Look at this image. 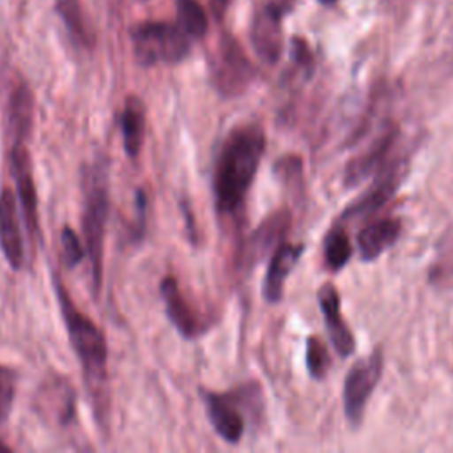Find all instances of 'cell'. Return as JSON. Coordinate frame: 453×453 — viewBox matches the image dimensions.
<instances>
[{"label": "cell", "mask_w": 453, "mask_h": 453, "mask_svg": "<svg viewBox=\"0 0 453 453\" xmlns=\"http://www.w3.org/2000/svg\"><path fill=\"white\" fill-rule=\"evenodd\" d=\"M264 150L265 133L255 122L235 126L223 140L212 175L216 211L221 216H235L242 209Z\"/></svg>", "instance_id": "1"}, {"label": "cell", "mask_w": 453, "mask_h": 453, "mask_svg": "<svg viewBox=\"0 0 453 453\" xmlns=\"http://www.w3.org/2000/svg\"><path fill=\"white\" fill-rule=\"evenodd\" d=\"M53 287L57 294V301L60 304L62 319L65 322L69 342L80 359L88 382L99 384V380L106 379V363H108V349L106 338L103 331L88 319L81 310L73 303L67 288L60 281L57 274H53Z\"/></svg>", "instance_id": "2"}, {"label": "cell", "mask_w": 453, "mask_h": 453, "mask_svg": "<svg viewBox=\"0 0 453 453\" xmlns=\"http://www.w3.org/2000/svg\"><path fill=\"white\" fill-rule=\"evenodd\" d=\"M85 180V202H83V237L85 248L90 260L92 271V283L94 290L99 292L103 281V255H104V232H106V219H108V182L104 179L103 168L92 166L87 172Z\"/></svg>", "instance_id": "3"}, {"label": "cell", "mask_w": 453, "mask_h": 453, "mask_svg": "<svg viewBox=\"0 0 453 453\" xmlns=\"http://www.w3.org/2000/svg\"><path fill=\"white\" fill-rule=\"evenodd\" d=\"M134 58L142 65L175 64L189 53V35L165 21H145L131 30Z\"/></svg>", "instance_id": "4"}, {"label": "cell", "mask_w": 453, "mask_h": 453, "mask_svg": "<svg viewBox=\"0 0 453 453\" xmlns=\"http://www.w3.org/2000/svg\"><path fill=\"white\" fill-rule=\"evenodd\" d=\"M209 74L214 88L225 97L241 96L255 78V67L242 46L230 34L218 39L209 60Z\"/></svg>", "instance_id": "5"}, {"label": "cell", "mask_w": 453, "mask_h": 453, "mask_svg": "<svg viewBox=\"0 0 453 453\" xmlns=\"http://www.w3.org/2000/svg\"><path fill=\"white\" fill-rule=\"evenodd\" d=\"M9 166L12 179L18 189V200L21 207V216L27 226V232L35 244L41 239V226H39V212H37V191L35 180L32 172V159L25 142L11 143L9 145Z\"/></svg>", "instance_id": "6"}, {"label": "cell", "mask_w": 453, "mask_h": 453, "mask_svg": "<svg viewBox=\"0 0 453 453\" xmlns=\"http://www.w3.org/2000/svg\"><path fill=\"white\" fill-rule=\"evenodd\" d=\"M382 373V354L375 350L352 365L343 384V409L350 425H357L363 418L365 405L375 389Z\"/></svg>", "instance_id": "7"}, {"label": "cell", "mask_w": 453, "mask_h": 453, "mask_svg": "<svg viewBox=\"0 0 453 453\" xmlns=\"http://www.w3.org/2000/svg\"><path fill=\"white\" fill-rule=\"evenodd\" d=\"M159 292L163 297L165 313L168 320L184 338L195 340L205 333L207 329L205 320L189 304L175 276H165L159 283Z\"/></svg>", "instance_id": "8"}, {"label": "cell", "mask_w": 453, "mask_h": 453, "mask_svg": "<svg viewBox=\"0 0 453 453\" xmlns=\"http://www.w3.org/2000/svg\"><path fill=\"white\" fill-rule=\"evenodd\" d=\"M283 11L281 4L269 2L255 14L251 23V44L257 55L267 64H276L283 50Z\"/></svg>", "instance_id": "9"}, {"label": "cell", "mask_w": 453, "mask_h": 453, "mask_svg": "<svg viewBox=\"0 0 453 453\" xmlns=\"http://www.w3.org/2000/svg\"><path fill=\"white\" fill-rule=\"evenodd\" d=\"M407 172V161L405 159H395L384 170L379 172L375 182L368 188L366 193L359 196L357 202H354L342 218H359L372 214L379 211L382 205L388 203V200L395 195L400 182L403 180Z\"/></svg>", "instance_id": "10"}, {"label": "cell", "mask_w": 453, "mask_h": 453, "mask_svg": "<svg viewBox=\"0 0 453 453\" xmlns=\"http://www.w3.org/2000/svg\"><path fill=\"white\" fill-rule=\"evenodd\" d=\"M288 225H290L288 211H276L269 214L255 228V232L246 239L242 250L239 251V265L251 267L262 257H265L267 251H271L273 248H278L288 230Z\"/></svg>", "instance_id": "11"}, {"label": "cell", "mask_w": 453, "mask_h": 453, "mask_svg": "<svg viewBox=\"0 0 453 453\" xmlns=\"http://www.w3.org/2000/svg\"><path fill=\"white\" fill-rule=\"evenodd\" d=\"M0 248L9 265L18 271L25 262V244L19 226L18 202L11 188L0 189Z\"/></svg>", "instance_id": "12"}, {"label": "cell", "mask_w": 453, "mask_h": 453, "mask_svg": "<svg viewBox=\"0 0 453 453\" xmlns=\"http://www.w3.org/2000/svg\"><path fill=\"white\" fill-rule=\"evenodd\" d=\"M200 393L214 432L226 442H239L244 434V419L235 409L232 396L209 389H200Z\"/></svg>", "instance_id": "13"}, {"label": "cell", "mask_w": 453, "mask_h": 453, "mask_svg": "<svg viewBox=\"0 0 453 453\" xmlns=\"http://www.w3.org/2000/svg\"><path fill=\"white\" fill-rule=\"evenodd\" d=\"M396 133L398 131L395 126L384 127L380 131V134L377 138H373V142H370V145L363 152H359L347 163L345 172H343L345 186L359 184L361 180H365L370 173H373L382 165L384 157L391 150Z\"/></svg>", "instance_id": "14"}, {"label": "cell", "mask_w": 453, "mask_h": 453, "mask_svg": "<svg viewBox=\"0 0 453 453\" xmlns=\"http://www.w3.org/2000/svg\"><path fill=\"white\" fill-rule=\"evenodd\" d=\"M319 304H320V310H322V315L326 320L327 336H329L334 350L342 357L350 356L356 347V342L340 313V296L331 283H324L319 288Z\"/></svg>", "instance_id": "15"}, {"label": "cell", "mask_w": 453, "mask_h": 453, "mask_svg": "<svg viewBox=\"0 0 453 453\" xmlns=\"http://www.w3.org/2000/svg\"><path fill=\"white\" fill-rule=\"evenodd\" d=\"M303 250H304L303 244H290V242H281L274 250L269 260L267 273L264 278V287H262V294L267 303L274 304L281 299L285 280L294 269V265L297 264V260L301 258Z\"/></svg>", "instance_id": "16"}, {"label": "cell", "mask_w": 453, "mask_h": 453, "mask_svg": "<svg viewBox=\"0 0 453 453\" xmlns=\"http://www.w3.org/2000/svg\"><path fill=\"white\" fill-rule=\"evenodd\" d=\"M34 124V94L30 87L19 81L7 104V140L11 143L27 142Z\"/></svg>", "instance_id": "17"}, {"label": "cell", "mask_w": 453, "mask_h": 453, "mask_svg": "<svg viewBox=\"0 0 453 453\" xmlns=\"http://www.w3.org/2000/svg\"><path fill=\"white\" fill-rule=\"evenodd\" d=\"M145 124H147V108L138 96H127L120 113V131H122V145L126 154L131 159H136L145 138Z\"/></svg>", "instance_id": "18"}, {"label": "cell", "mask_w": 453, "mask_h": 453, "mask_svg": "<svg viewBox=\"0 0 453 453\" xmlns=\"http://www.w3.org/2000/svg\"><path fill=\"white\" fill-rule=\"evenodd\" d=\"M400 228L402 225L395 218H382L366 225L357 234V250L361 253V258L373 260L382 255V251L395 244L400 235Z\"/></svg>", "instance_id": "19"}, {"label": "cell", "mask_w": 453, "mask_h": 453, "mask_svg": "<svg viewBox=\"0 0 453 453\" xmlns=\"http://www.w3.org/2000/svg\"><path fill=\"white\" fill-rule=\"evenodd\" d=\"M179 27L191 37L202 39L209 28L207 14L198 0H175Z\"/></svg>", "instance_id": "20"}, {"label": "cell", "mask_w": 453, "mask_h": 453, "mask_svg": "<svg viewBox=\"0 0 453 453\" xmlns=\"http://www.w3.org/2000/svg\"><path fill=\"white\" fill-rule=\"evenodd\" d=\"M350 255H352V244L349 241V235L345 234L343 228H333L324 239L326 264L333 271H338L349 262Z\"/></svg>", "instance_id": "21"}, {"label": "cell", "mask_w": 453, "mask_h": 453, "mask_svg": "<svg viewBox=\"0 0 453 453\" xmlns=\"http://www.w3.org/2000/svg\"><path fill=\"white\" fill-rule=\"evenodd\" d=\"M57 11L69 32L81 42L90 44V30L78 0H57Z\"/></svg>", "instance_id": "22"}, {"label": "cell", "mask_w": 453, "mask_h": 453, "mask_svg": "<svg viewBox=\"0 0 453 453\" xmlns=\"http://www.w3.org/2000/svg\"><path fill=\"white\" fill-rule=\"evenodd\" d=\"M329 354L326 345L317 336H310L306 342V366L311 377L324 379L329 368Z\"/></svg>", "instance_id": "23"}, {"label": "cell", "mask_w": 453, "mask_h": 453, "mask_svg": "<svg viewBox=\"0 0 453 453\" xmlns=\"http://www.w3.org/2000/svg\"><path fill=\"white\" fill-rule=\"evenodd\" d=\"M18 384V372L11 366L0 365V421H5L11 414Z\"/></svg>", "instance_id": "24"}, {"label": "cell", "mask_w": 453, "mask_h": 453, "mask_svg": "<svg viewBox=\"0 0 453 453\" xmlns=\"http://www.w3.org/2000/svg\"><path fill=\"white\" fill-rule=\"evenodd\" d=\"M60 242H62V255H64V264L65 267H74L83 260V255L87 248L81 246L78 234L71 226H64L60 232Z\"/></svg>", "instance_id": "25"}, {"label": "cell", "mask_w": 453, "mask_h": 453, "mask_svg": "<svg viewBox=\"0 0 453 453\" xmlns=\"http://www.w3.org/2000/svg\"><path fill=\"white\" fill-rule=\"evenodd\" d=\"M209 5H211V11L214 14V18L219 21L223 19V16L226 14V9L230 5V0H209Z\"/></svg>", "instance_id": "26"}, {"label": "cell", "mask_w": 453, "mask_h": 453, "mask_svg": "<svg viewBox=\"0 0 453 453\" xmlns=\"http://www.w3.org/2000/svg\"><path fill=\"white\" fill-rule=\"evenodd\" d=\"M11 451H12V448L7 446V444L0 439V453H11Z\"/></svg>", "instance_id": "27"}, {"label": "cell", "mask_w": 453, "mask_h": 453, "mask_svg": "<svg viewBox=\"0 0 453 453\" xmlns=\"http://www.w3.org/2000/svg\"><path fill=\"white\" fill-rule=\"evenodd\" d=\"M320 2H324V4H331V2H334V0H320Z\"/></svg>", "instance_id": "28"}]
</instances>
